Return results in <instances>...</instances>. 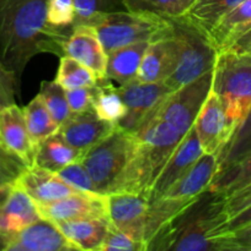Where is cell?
I'll return each instance as SVG.
<instances>
[{
  "mask_svg": "<svg viewBox=\"0 0 251 251\" xmlns=\"http://www.w3.org/2000/svg\"><path fill=\"white\" fill-rule=\"evenodd\" d=\"M73 28H56L47 21V0H0V60L21 82L33 56L65 55Z\"/></svg>",
  "mask_w": 251,
  "mask_h": 251,
  "instance_id": "obj_1",
  "label": "cell"
},
{
  "mask_svg": "<svg viewBox=\"0 0 251 251\" xmlns=\"http://www.w3.org/2000/svg\"><path fill=\"white\" fill-rule=\"evenodd\" d=\"M225 198L206 190L148 242L147 251H226Z\"/></svg>",
  "mask_w": 251,
  "mask_h": 251,
  "instance_id": "obj_2",
  "label": "cell"
},
{
  "mask_svg": "<svg viewBox=\"0 0 251 251\" xmlns=\"http://www.w3.org/2000/svg\"><path fill=\"white\" fill-rule=\"evenodd\" d=\"M133 134L137 146L108 194L132 193L149 199L154 181L185 135L152 115Z\"/></svg>",
  "mask_w": 251,
  "mask_h": 251,
  "instance_id": "obj_3",
  "label": "cell"
},
{
  "mask_svg": "<svg viewBox=\"0 0 251 251\" xmlns=\"http://www.w3.org/2000/svg\"><path fill=\"white\" fill-rule=\"evenodd\" d=\"M212 91L218 96L229 126L235 132L251 108V54L219 51Z\"/></svg>",
  "mask_w": 251,
  "mask_h": 251,
  "instance_id": "obj_4",
  "label": "cell"
},
{
  "mask_svg": "<svg viewBox=\"0 0 251 251\" xmlns=\"http://www.w3.org/2000/svg\"><path fill=\"white\" fill-rule=\"evenodd\" d=\"M100 39L106 54L129 44L150 42L171 29L170 19L145 11H121L100 14L88 22Z\"/></svg>",
  "mask_w": 251,
  "mask_h": 251,
  "instance_id": "obj_5",
  "label": "cell"
},
{
  "mask_svg": "<svg viewBox=\"0 0 251 251\" xmlns=\"http://www.w3.org/2000/svg\"><path fill=\"white\" fill-rule=\"evenodd\" d=\"M169 19L172 29L182 42L179 65L174 74L164 81L175 91L213 70L219 51L214 46L209 32L186 15L182 14Z\"/></svg>",
  "mask_w": 251,
  "mask_h": 251,
  "instance_id": "obj_6",
  "label": "cell"
},
{
  "mask_svg": "<svg viewBox=\"0 0 251 251\" xmlns=\"http://www.w3.org/2000/svg\"><path fill=\"white\" fill-rule=\"evenodd\" d=\"M137 146V137L117 126V129L89 149L80 162L95 183L101 195H107L111 186L125 169Z\"/></svg>",
  "mask_w": 251,
  "mask_h": 251,
  "instance_id": "obj_7",
  "label": "cell"
},
{
  "mask_svg": "<svg viewBox=\"0 0 251 251\" xmlns=\"http://www.w3.org/2000/svg\"><path fill=\"white\" fill-rule=\"evenodd\" d=\"M212 80L213 70L170 93L149 115L167 123L180 134L186 135L194 125L197 115L211 92Z\"/></svg>",
  "mask_w": 251,
  "mask_h": 251,
  "instance_id": "obj_8",
  "label": "cell"
},
{
  "mask_svg": "<svg viewBox=\"0 0 251 251\" xmlns=\"http://www.w3.org/2000/svg\"><path fill=\"white\" fill-rule=\"evenodd\" d=\"M117 92L127 108V113L117 123V126L128 132H135L148 115L174 90L164 81L142 82L135 78L126 85L118 86Z\"/></svg>",
  "mask_w": 251,
  "mask_h": 251,
  "instance_id": "obj_9",
  "label": "cell"
},
{
  "mask_svg": "<svg viewBox=\"0 0 251 251\" xmlns=\"http://www.w3.org/2000/svg\"><path fill=\"white\" fill-rule=\"evenodd\" d=\"M4 251H71L78 250L57 225L42 217L19 232L0 238Z\"/></svg>",
  "mask_w": 251,
  "mask_h": 251,
  "instance_id": "obj_10",
  "label": "cell"
},
{
  "mask_svg": "<svg viewBox=\"0 0 251 251\" xmlns=\"http://www.w3.org/2000/svg\"><path fill=\"white\" fill-rule=\"evenodd\" d=\"M182 53V42L175 31L153 39L143 56L137 80L142 82H162L174 74L180 63Z\"/></svg>",
  "mask_w": 251,
  "mask_h": 251,
  "instance_id": "obj_11",
  "label": "cell"
},
{
  "mask_svg": "<svg viewBox=\"0 0 251 251\" xmlns=\"http://www.w3.org/2000/svg\"><path fill=\"white\" fill-rule=\"evenodd\" d=\"M106 198L108 218L112 225L132 239L145 244V220L150 205L149 199L132 193H112Z\"/></svg>",
  "mask_w": 251,
  "mask_h": 251,
  "instance_id": "obj_12",
  "label": "cell"
},
{
  "mask_svg": "<svg viewBox=\"0 0 251 251\" xmlns=\"http://www.w3.org/2000/svg\"><path fill=\"white\" fill-rule=\"evenodd\" d=\"M194 129L204 153H211L217 157H219L234 135L220 100L212 88L197 115Z\"/></svg>",
  "mask_w": 251,
  "mask_h": 251,
  "instance_id": "obj_13",
  "label": "cell"
},
{
  "mask_svg": "<svg viewBox=\"0 0 251 251\" xmlns=\"http://www.w3.org/2000/svg\"><path fill=\"white\" fill-rule=\"evenodd\" d=\"M203 153V149L193 125L177 145L176 150L172 152L164 168L157 176V180L154 181V185L150 191L149 201H154L164 195L165 191L171 188L176 181H179L194 166V163Z\"/></svg>",
  "mask_w": 251,
  "mask_h": 251,
  "instance_id": "obj_14",
  "label": "cell"
},
{
  "mask_svg": "<svg viewBox=\"0 0 251 251\" xmlns=\"http://www.w3.org/2000/svg\"><path fill=\"white\" fill-rule=\"evenodd\" d=\"M117 129V124L97 117L93 108L73 114L62 126L58 134L74 149L85 153L89 149L107 137Z\"/></svg>",
  "mask_w": 251,
  "mask_h": 251,
  "instance_id": "obj_15",
  "label": "cell"
},
{
  "mask_svg": "<svg viewBox=\"0 0 251 251\" xmlns=\"http://www.w3.org/2000/svg\"><path fill=\"white\" fill-rule=\"evenodd\" d=\"M0 140L27 168L34 166V145L29 135L24 109L16 103L0 107Z\"/></svg>",
  "mask_w": 251,
  "mask_h": 251,
  "instance_id": "obj_16",
  "label": "cell"
},
{
  "mask_svg": "<svg viewBox=\"0 0 251 251\" xmlns=\"http://www.w3.org/2000/svg\"><path fill=\"white\" fill-rule=\"evenodd\" d=\"M15 185L22 189L37 206L47 205L75 194H84L66 184L57 173L37 166L25 169L15 180Z\"/></svg>",
  "mask_w": 251,
  "mask_h": 251,
  "instance_id": "obj_17",
  "label": "cell"
},
{
  "mask_svg": "<svg viewBox=\"0 0 251 251\" xmlns=\"http://www.w3.org/2000/svg\"><path fill=\"white\" fill-rule=\"evenodd\" d=\"M37 207L42 217L54 223L78 218L108 217L106 195L75 194Z\"/></svg>",
  "mask_w": 251,
  "mask_h": 251,
  "instance_id": "obj_18",
  "label": "cell"
},
{
  "mask_svg": "<svg viewBox=\"0 0 251 251\" xmlns=\"http://www.w3.org/2000/svg\"><path fill=\"white\" fill-rule=\"evenodd\" d=\"M65 55L71 56L90 69L95 74L97 81L106 78L107 54L96 36L95 31L89 26L73 27L64 44Z\"/></svg>",
  "mask_w": 251,
  "mask_h": 251,
  "instance_id": "obj_19",
  "label": "cell"
},
{
  "mask_svg": "<svg viewBox=\"0 0 251 251\" xmlns=\"http://www.w3.org/2000/svg\"><path fill=\"white\" fill-rule=\"evenodd\" d=\"M217 172L218 157L211 153H203L194 166L161 196L186 200L197 198L208 190Z\"/></svg>",
  "mask_w": 251,
  "mask_h": 251,
  "instance_id": "obj_20",
  "label": "cell"
},
{
  "mask_svg": "<svg viewBox=\"0 0 251 251\" xmlns=\"http://www.w3.org/2000/svg\"><path fill=\"white\" fill-rule=\"evenodd\" d=\"M41 218L36 202L14 183L9 198L0 207V238L19 232Z\"/></svg>",
  "mask_w": 251,
  "mask_h": 251,
  "instance_id": "obj_21",
  "label": "cell"
},
{
  "mask_svg": "<svg viewBox=\"0 0 251 251\" xmlns=\"http://www.w3.org/2000/svg\"><path fill=\"white\" fill-rule=\"evenodd\" d=\"M108 217H88L56 222L64 237L78 250H100L110 227Z\"/></svg>",
  "mask_w": 251,
  "mask_h": 251,
  "instance_id": "obj_22",
  "label": "cell"
},
{
  "mask_svg": "<svg viewBox=\"0 0 251 251\" xmlns=\"http://www.w3.org/2000/svg\"><path fill=\"white\" fill-rule=\"evenodd\" d=\"M149 42L129 44L107 54L106 78L120 86L135 80Z\"/></svg>",
  "mask_w": 251,
  "mask_h": 251,
  "instance_id": "obj_23",
  "label": "cell"
},
{
  "mask_svg": "<svg viewBox=\"0 0 251 251\" xmlns=\"http://www.w3.org/2000/svg\"><path fill=\"white\" fill-rule=\"evenodd\" d=\"M83 152L66 144L57 134L39 142L34 150V166L58 173L61 169L76 161H80Z\"/></svg>",
  "mask_w": 251,
  "mask_h": 251,
  "instance_id": "obj_24",
  "label": "cell"
},
{
  "mask_svg": "<svg viewBox=\"0 0 251 251\" xmlns=\"http://www.w3.org/2000/svg\"><path fill=\"white\" fill-rule=\"evenodd\" d=\"M250 25L251 0H243L213 27L209 36L218 51H221L228 48L229 44Z\"/></svg>",
  "mask_w": 251,
  "mask_h": 251,
  "instance_id": "obj_25",
  "label": "cell"
},
{
  "mask_svg": "<svg viewBox=\"0 0 251 251\" xmlns=\"http://www.w3.org/2000/svg\"><path fill=\"white\" fill-rule=\"evenodd\" d=\"M22 109H24L29 135L34 145V150L39 142L58 132L59 126L56 124L52 115L49 114L48 109L39 95H37Z\"/></svg>",
  "mask_w": 251,
  "mask_h": 251,
  "instance_id": "obj_26",
  "label": "cell"
},
{
  "mask_svg": "<svg viewBox=\"0 0 251 251\" xmlns=\"http://www.w3.org/2000/svg\"><path fill=\"white\" fill-rule=\"evenodd\" d=\"M251 184V152L214 176L209 190L228 199Z\"/></svg>",
  "mask_w": 251,
  "mask_h": 251,
  "instance_id": "obj_27",
  "label": "cell"
},
{
  "mask_svg": "<svg viewBox=\"0 0 251 251\" xmlns=\"http://www.w3.org/2000/svg\"><path fill=\"white\" fill-rule=\"evenodd\" d=\"M112 81L103 80L96 83L93 100V109L98 118L117 124L127 113L125 102L117 92V87L112 86Z\"/></svg>",
  "mask_w": 251,
  "mask_h": 251,
  "instance_id": "obj_28",
  "label": "cell"
},
{
  "mask_svg": "<svg viewBox=\"0 0 251 251\" xmlns=\"http://www.w3.org/2000/svg\"><path fill=\"white\" fill-rule=\"evenodd\" d=\"M243 0H192L184 15L211 32L213 27Z\"/></svg>",
  "mask_w": 251,
  "mask_h": 251,
  "instance_id": "obj_29",
  "label": "cell"
},
{
  "mask_svg": "<svg viewBox=\"0 0 251 251\" xmlns=\"http://www.w3.org/2000/svg\"><path fill=\"white\" fill-rule=\"evenodd\" d=\"M251 152V108L246 115L243 124L238 127L234 135L231 136L230 141L226 144L223 151L218 157V172L225 171L226 168L231 167L243 159L246 154ZM216 174V176H217Z\"/></svg>",
  "mask_w": 251,
  "mask_h": 251,
  "instance_id": "obj_30",
  "label": "cell"
},
{
  "mask_svg": "<svg viewBox=\"0 0 251 251\" xmlns=\"http://www.w3.org/2000/svg\"><path fill=\"white\" fill-rule=\"evenodd\" d=\"M54 80L65 91L79 87H91L97 83V78L90 69L69 55L61 56Z\"/></svg>",
  "mask_w": 251,
  "mask_h": 251,
  "instance_id": "obj_31",
  "label": "cell"
},
{
  "mask_svg": "<svg viewBox=\"0 0 251 251\" xmlns=\"http://www.w3.org/2000/svg\"><path fill=\"white\" fill-rule=\"evenodd\" d=\"M38 95L58 126H62L73 115L66 100L65 90L56 80L42 81Z\"/></svg>",
  "mask_w": 251,
  "mask_h": 251,
  "instance_id": "obj_32",
  "label": "cell"
},
{
  "mask_svg": "<svg viewBox=\"0 0 251 251\" xmlns=\"http://www.w3.org/2000/svg\"><path fill=\"white\" fill-rule=\"evenodd\" d=\"M192 0H123L128 11H145L175 17L185 14Z\"/></svg>",
  "mask_w": 251,
  "mask_h": 251,
  "instance_id": "obj_33",
  "label": "cell"
},
{
  "mask_svg": "<svg viewBox=\"0 0 251 251\" xmlns=\"http://www.w3.org/2000/svg\"><path fill=\"white\" fill-rule=\"evenodd\" d=\"M75 19L73 27L88 25L91 19L100 14L126 10L123 0H74Z\"/></svg>",
  "mask_w": 251,
  "mask_h": 251,
  "instance_id": "obj_34",
  "label": "cell"
},
{
  "mask_svg": "<svg viewBox=\"0 0 251 251\" xmlns=\"http://www.w3.org/2000/svg\"><path fill=\"white\" fill-rule=\"evenodd\" d=\"M57 174L66 184L73 186L74 189H76L80 193L90 194V195H101L97 191V188H96L93 178H91L89 172L86 171V168L80 161H76L74 163L69 164V166L64 167Z\"/></svg>",
  "mask_w": 251,
  "mask_h": 251,
  "instance_id": "obj_35",
  "label": "cell"
},
{
  "mask_svg": "<svg viewBox=\"0 0 251 251\" xmlns=\"http://www.w3.org/2000/svg\"><path fill=\"white\" fill-rule=\"evenodd\" d=\"M74 0H47V21L56 28H73Z\"/></svg>",
  "mask_w": 251,
  "mask_h": 251,
  "instance_id": "obj_36",
  "label": "cell"
},
{
  "mask_svg": "<svg viewBox=\"0 0 251 251\" xmlns=\"http://www.w3.org/2000/svg\"><path fill=\"white\" fill-rule=\"evenodd\" d=\"M147 251L144 243L132 239L117 227L110 223L106 237L101 244L100 251Z\"/></svg>",
  "mask_w": 251,
  "mask_h": 251,
  "instance_id": "obj_37",
  "label": "cell"
},
{
  "mask_svg": "<svg viewBox=\"0 0 251 251\" xmlns=\"http://www.w3.org/2000/svg\"><path fill=\"white\" fill-rule=\"evenodd\" d=\"M20 93V83L16 76L0 60V107L16 103L15 98Z\"/></svg>",
  "mask_w": 251,
  "mask_h": 251,
  "instance_id": "obj_38",
  "label": "cell"
},
{
  "mask_svg": "<svg viewBox=\"0 0 251 251\" xmlns=\"http://www.w3.org/2000/svg\"><path fill=\"white\" fill-rule=\"evenodd\" d=\"M96 85L91 87H79L74 90H66V100L70 107L71 114L85 112L93 108V100L95 95Z\"/></svg>",
  "mask_w": 251,
  "mask_h": 251,
  "instance_id": "obj_39",
  "label": "cell"
},
{
  "mask_svg": "<svg viewBox=\"0 0 251 251\" xmlns=\"http://www.w3.org/2000/svg\"><path fill=\"white\" fill-rule=\"evenodd\" d=\"M226 251H251V222L225 235Z\"/></svg>",
  "mask_w": 251,
  "mask_h": 251,
  "instance_id": "obj_40",
  "label": "cell"
},
{
  "mask_svg": "<svg viewBox=\"0 0 251 251\" xmlns=\"http://www.w3.org/2000/svg\"><path fill=\"white\" fill-rule=\"evenodd\" d=\"M251 205V184L225 199V208L229 218Z\"/></svg>",
  "mask_w": 251,
  "mask_h": 251,
  "instance_id": "obj_41",
  "label": "cell"
},
{
  "mask_svg": "<svg viewBox=\"0 0 251 251\" xmlns=\"http://www.w3.org/2000/svg\"><path fill=\"white\" fill-rule=\"evenodd\" d=\"M224 50L233 51V53L239 54V55H246L251 54V25L243 32L239 34L226 49ZM223 51V50H221Z\"/></svg>",
  "mask_w": 251,
  "mask_h": 251,
  "instance_id": "obj_42",
  "label": "cell"
},
{
  "mask_svg": "<svg viewBox=\"0 0 251 251\" xmlns=\"http://www.w3.org/2000/svg\"><path fill=\"white\" fill-rule=\"evenodd\" d=\"M251 222V205L245 207L244 210H241L240 212H238L236 215L231 216L230 218L226 222V232H231V230H235L238 228L243 227V226L248 225Z\"/></svg>",
  "mask_w": 251,
  "mask_h": 251,
  "instance_id": "obj_43",
  "label": "cell"
},
{
  "mask_svg": "<svg viewBox=\"0 0 251 251\" xmlns=\"http://www.w3.org/2000/svg\"><path fill=\"white\" fill-rule=\"evenodd\" d=\"M0 162L6 164V166L11 167L12 169H15V171L19 172V173H22V172L27 168V167L22 163V161L19 157H16L14 153H11V152H10L9 150L5 149L2 145H0Z\"/></svg>",
  "mask_w": 251,
  "mask_h": 251,
  "instance_id": "obj_44",
  "label": "cell"
},
{
  "mask_svg": "<svg viewBox=\"0 0 251 251\" xmlns=\"http://www.w3.org/2000/svg\"><path fill=\"white\" fill-rule=\"evenodd\" d=\"M20 174L21 173L16 172L15 169H12L11 167L6 166V164L0 162V186L14 183Z\"/></svg>",
  "mask_w": 251,
  "mask_h": 251,
  "instance_id": "obj_45",
  "label": "cell"
},
{
  "mask_svg": "<svg viewBox=\"0 0 251 251\" xmlns=\"http://www.w3.org/2000/svg\"><path fill=\"white\" fill-rule=\"evenodd\" d=\"M14 183H15V181H14ZM14 183L6 184V185L0 186V207L4 205V202L6 201V199L9 198L10 193H11V190H12V186H14Z\"/></svg>",
  "mask_w": 251,
  "mask_h": 251,
  "instance_id": "obj_46",
  "label": "cell"
},
{
  "mask_svg": "<svg viewBox=\"0 0 251 251\" xmlns=\"http://www.w3.org/2000/svg\"><path fill=\"white\" fill-rule=\"evenodd\" d=\"M0 145H2V144H1V140H0Z\"/></svg>",
  "mask_w": 251,
  "mask_h": 251,
  "instance_id": "obj_47",
  "label": "cell"
}]
</instances>
